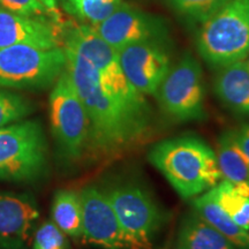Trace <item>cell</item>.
I'll return each mask as SVG.
<instances>
[{
	"label": "cell",
	"mask_w": 249,
	"mask_h": 249,
	"mask_svg": "<svg viewBox=\"0 0 249 249\" xmlns=\"http://www.w3.org/2000/svg\"><path fill=\"white\" fill-rule=\"evenodd\" d=\"M0 6L12 13L30 18L51 17L49 9L39 0H0Z\"/></svg>",
	"instance_id": "d4e9b609"
},
{
	"label": "cell",
	"mask_w": 249,
	"mask_h": 249,
	"mask_svg": "<svg viewBox=\"0 0 249 249\" xmlns=\"http://www.w3.org/2000/svg\"><path fill=\"white\" fill-rule=\"evenodd\" d=\"M33 249H68L67 235L52 222H45L34 233Z\"/></svg>",
	"instance_id": "cb8c5ba5"
},
{
	"label": "cell",
	"mask_w": 249,
	"mask_h": 249,
	"mask_svg": "<svg viewBox=\"0 0 249 249\" xmlns=\"http://www.w3.org/2000/svg\"><path fill=\"white\" fill-rule=\"evenodd\" d=\"M66 68L64 48L31 45L0 48V88L43 90L53 86Z\"/></svg>",
	"instance_id": "8992f818"
},
{
	"label": "cell",
	"mask_w": 249,
	"mask_h": 249,
	"mask_svg": "<svg viewBox=\"0 0 249 249\" xmlns=\"http://www.w3.org/2000/svg\"><path fill=\"white\" fill-rule=\"evenodd\" d=\"M34 110V104L24 96L0 89V127L27 119Z\"/></svg>",
	"instance_id": "44dd1931"
},
{
	"label": "cell",
	"mask_w": 249,
	"mask_h": 249,
	"mask_svg": "<svg viewBox=\"0 0 249 249\" xmlns=\"http://www.w3.org/2000/svg\"><path fill=\"white\" fill-rule=\"evenodd\" d=\"M214 152L222 180L235 185L249 182V161L236 144L233 130H226L219 136Z\"/></svg>",
	"instance_id": "ac0fdd59"
},
{
	"label": "cell",
	"mask_w": 249,
	"mask_h": 249,
	"mask_svg": "<svg viewBox=\"0 0 249 249\" xmlns=\"http://www.w3.org/2000/svg\"><path fill=\"white\" fill-rule=\"evenodd\" d=\"M194 211L218 232L226 236L236 249H249V233L231 219L220 205L213 200L209 192L195 197L193 202Z\"/></svg>",
	"instance_id": "e0dca14e"
},
{
	"label": "cell",
	"mask_w": 249,
	"mask_h": 249,
	"mask_svg": "<svg viewBox=\"0 0 249 249\" xmlns=\"http://www.w3.org/2000/svg\"><path fill=\"white\" fill-rule=\"evenodd\" d=\"M214 92L233 113L249 117V58L220 67Z\"/></svg>",
	"instance_id": "9a60e30c"
},
{
	"label": "cell",
	"mask_w": 249,
	"mask_h": 249,
	"mask_svg": "<svg viewBox=\"0 0 249 249\" xmlns=\"http://www.w3.org/2000/svg\"><path fill=\"white\" fill-rule=\"evenodd\" d=\"M51 133L62 160L74 163L88 148L89 120L70 74L65 68L50 93Z\"/></svg>",
	"instance_id": "52a82bcc"
},
{
	"label": "cell",
	"mask_w": 249,
	"mask_h": 249,
	"mask_svg": "<svg viewBox=\"0 0 249 249\" xmlns=\"http://www.w3.org/2000/svg\"><path fill=\"white\" fill-rule=\"evenodd\" d=\"M123 226L130 249H152L164 223L160 205L145 187L124 181L103 188Z\"/></svg>",
	"instance_id": "ba28073f"
},
{
	"label": "cell",
	"mask_w": 249,
	"mask_h": 249,
	"mask_svg": "<svg viewBox=\"0 0 249 249\" xmlns=\"http://www.w3.org/2000/svg\"><path fill=\"white\" fill-rule=\"evenodd\" d=\"M201 57L214 67L249 58V0H227L201 28Z\"/></svg>",
	"instance_id": "5b68a950"
},
{
	"label": "cell",
	"mask_w": 249,
	"mask_h": 249,
	"mask_svg": "<svg viewBox=\"0 0 249 249\" xmlns=\"http://www.w3.org/2000/svg\"><path fill=\"white\" fill-rule=\"evenodd\" d=\"M123 0H70L74 12L90 26H96L107 18Z\"/></svg>",
	"instance_id": "7402d4cb"
},
{
	"label": "cell",
	"mask_w": 249,
	"mask_h": 249,
	"mask_svg": "<svg viewBox=\"0 0 249 249\" xmlns=\"http://www.w3.org/2000/svg\"><path fill=\"white\" fill-rule=\"evenodd\" d=\"M48 165V140L39 120L27 118L0 127V181H37Z\"/></svg>",
	"instance_id": "277c9868"
},
{
	"label": "cell",
	"mask_w": 249,
	"mask_h": 249,
	"mask_svg": "<svg viewBox=\"0 0 249 249\" xmlns=\"http://www.w3.org/2000/svg\"><path fill=\"white\" fill-rule=\"evenodd\" d=\"M14 45L62 48L55 23L46 21V18L24 17L0 8V48Z\"/></svg>",
	"instance_id": "5bb4252c"
},
{
	"label": "cell",
	"mask_w": 249,
	"mask_h": 249,
	"mask_svg": "<svg viewBox=\"0 0 249 249\" xmlns=\"http://www.w3.org/2000/svg\"><path fill=\"white\" fill-rule=\"evenodd\" d=\"M64 48L82 57L93 70L105 90L132 113L151 124V112L145 97L128 82L121 68L118 51L96 33L92 26L71 27L64 38Z\"/></svg>",
	"instance_id": "3957f363"
},
{
	"label": "cell",
	"mask_w": 249,
	"mask_h": 249,
	"mask_svg": "<svg viewBox=\"0 0 249 249\" xmlns=\"http://www.w3.org/2000/svg\"><path fill=\"white\" fill-rule=\"evenodd\" d=\"M148 160L185 200L197 197L222 180L216 152L197 136H177L156 143Z\"/></svg>",
	"instance_id": "7a4b0ae2"
},
{
	"label": "cell",
	"mask_w": 249,
	"mask_h": 249,
	"mask_svg": "<svg viewBox=\"0 0 249 249\" xmlns=\"http://www.w3.org/2000/svg\"><path fill=\"white\" fill-rule=\"evenodd\" d=\"M66 71L86 108L89 120L87 151L97 160H114L141 143L151 124L132 113L110 95L97 71L82 57L65 49Z\"/></svg>",
	"instance_id": "6da1fadb"
},
{
	"label": "cell",
	"mask_w": 249,
	"mask_h": 249,
	"mask_svg": "<svg viewBox=\"0 0 249 249\" xmlns=\"http://www.w3.org/2000/svg\"><path fill=\"white\" fill-rule=\"evenodd\" d=\"M176 249H236V247L194 211L187 214L180 224Z\"/></svg>",
	"instance_id": "2e32d148"
},
{
	"label": "cell",
	"mask_w": 249,
	"mask_h": 249,
	"mask_svg": "<svg viewBox=\"0 0 249 249\" xmlns=\"http://www.w3.org/2000/svg\"><path fill=\"white\" fill-rule=\"evenodd\" d=\"M234 140L249 161V124H242L238 129H233Z\"/></svg>",
	"instance_id": "484cf974"
},
{
	"label": "cell",
	"mask_w": 249,
	"mask_h": 249,
	"mask_svg": "<svg viewBox=\"0 0 249 249\" xmlns=\"http://www.w3.org/2000/svg\"><path fill=\"white\" fill-rule=\"evenodd\" d=\"M92 28L117 51L148 40L161 42L165 35V28L157 18L124 1L110 17Z\"/></svg>",
	"instance_id": "7c38bea8"
},
{
	"label": "cell",
	"mask_w": 249,
	"mask_h": 249,
	"mask_svg": "<svg viewBox=\"0 0 249 249\" xmlns=\"http://www.w3.org/2000/svg\"><path fill=\"white\" fill-rule=\"evenodd\" d=\"M123 71L136 91L155 96L171 70V58L163 42L148 40L126 46L118 51Z\"/></svg>",
	"instance_id": "8fae6325"
},
{
	"label": "cell",
	"mask_w": 249,
	"mask_h": 249,
	"mask_svg": "<svg viewBox=\"0 0 249 249\" xmlns=\"http://www.w3.org/2000/svg\"><path fill=\"white\" fill-rule=\"evenodd\" d=\"M227 0H167L179 14L195 22L203 23L216 13Z\"/></svg>",
	"instance_id": "603a6c76"
},
{
	"label": "cell",
	"mask_w": 249,
	"mask_h": 249,
	"mask_svg": "<svg viewBox=\"0 0 249 249\" xmlns=\"http://www.w3.org/2000/svg\"><path fill=\"white\" fill-rule=\"evenodd\" d=\"M52 222L65 235L82 238V204L80 193L60 189L54 194L51 208Z\"/></svg>",
	"instance_id": "d6986e66"
},
{
	"label": "cell",
	"mask_w": 249,
	"mask_h": 249,
	"mask_svg": "<svg viewBox=\"0 0 249 249\" xmlns=\"http://www.w3.org/2000/svg\"><path fill=\"white\" fill-rule=\"evenodd\" d=\"M155 96L171 119L180 123L204 119L203 74L193 54L187 52L171 67Z\"/></svg>",
	"instance_id": "9c48e42d"
},
{
	"label": "cell",
	"mask_w": 249,
	"mask_h": 249,
	"mask_svg": "<svg viewBox=\"0 0 249 249\" xmlns=\"http://www.w3.org/2000/svg\"><path fill=\"white\" fill-rule=\"evenodd\" d=\"M39 1L49 9V12L52 15V20H53V22L58 26L61 21H60V14H59V11L57 7V0H39Z\"/></svg>",
	"instance_id": "4316f807"
},
{
	"label": "cell",
	"mask_w": 249,
	"mask_h": 249,
	"mask_svg": "<svg viewBox=\"0 0 249 249\" xmlns=\"http://www.w3.org/2000/svg\"><path fill=\"white\" fill-rule=\"evenodd\" d=\"M80 193L82 240L101 249H130L123 226L103 188L87 186Z\"/></svg>",
	"instance_id": "30bf717a"
},
{
	"label": "cell",
	"mask_w": 249,
	"mask_h": 249,
	"mask_svg": "<svg viewBox=\"0 0 249 249\" xmlns=\"http://www.w3.org/2000/svg\"><path fill=\"white\" fill-rule=\"evenodd\" d=\"M208 192L236 225L249 231V196L240 186L220 180Z\"/></svg>",
	"instance_id": "ffe728a7"
},
{
	"label": "cell",
	"mask_w": 249,
	"mask_h": 249,
	"mask_svg": "<svg viewBox=\"0 0 249 249\" xmlns=\"http://www.w3.org/2000/svg\"><path fill=\"white\" fill-rule=\"evenodd\" d=\"M38 218L33 196L0 191V249H27Z\"/></svg>",
	"instance_id": "4fadbf2b"
}]
</instances>
